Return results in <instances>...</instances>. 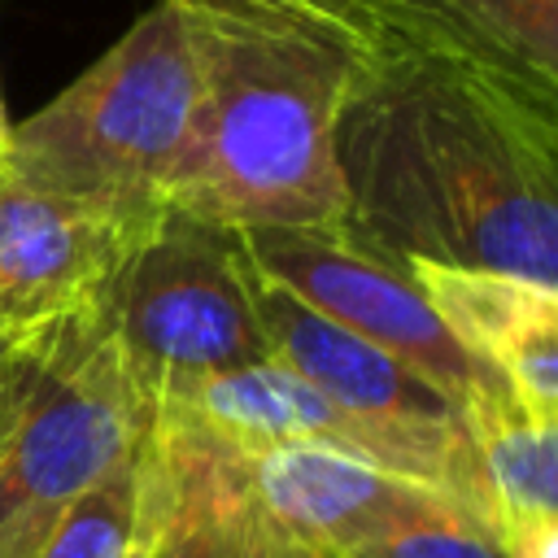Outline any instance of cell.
<instances>
[{"label": "cell", "instance_id": "13", "mask_svg": "<svg viewBox=\"0 0 558 558\" xmlns=\"http://www.w3.org/2000/svg\"><path fill=\"white\" fill-rule=\"evenodd\" d=\"M497 61L558 100V0H432Z\"/></svg>", "mask_w": 558, "mask_h": 558}, {"label": "cell", "instance_id": "8", "mask_svg": "<svg viewBox=\"0 0 558 558\" xmlns=\"http://www.w3.org/2000/svg\"><path fill=\"white\" fill-rule=\"evenodd\" d=\"M253 301L270 357L292 366L301 379H310L353 418L405 436H475L462 410L436 384H427L384 349L349 336L344 327H336L331 318H323L318 310H310L305 301H296L288 288L270 283L257 270H253Z\"/></svg>", "mask_w": 558, "mask_h": 558}, {"label": "cell", "instance_id": "7", "mask_svg": "<svg viewBox=\"0 0 558 558\" xmlns=\"http://www.w3.org/2000/svg\"><path fill=\"white\" fill-rule=\"evenodd\" d=\"M153 222H126L118 214L57 196L4 170L0 174V340H22L100 301L122 257Z\"/></svg>", "mask_w": 558, "mask_h": 558}, {"label": "cell", "instance_id": "10", "mask_svg": "<svg viewBox=\"0 0 558 558\" xmlns=\"http://www.w3.org/2000/svg\"><path fill=\"white\" fill-rule=\"evenodd\" d=\"M440 318L501 375L523 418H558V288L410 262Z\"/></svg>", "mask_w": 558, "mask_h": 558}, {"label": "cell", "instance_id": "20", "mask_svg": "<svg viewBox=\"0 0 558 558\" xmlns=\"http://www.w3.org/2000/svg\"><path fill=\"white\" fill-rule=\"evenodd\" d=\"M0 113H4V100H0Z\"/></svg>", "mask_w": 558, "mask_h": 558}, {"label": "cell", "instance_id": "1", "mask_svg": "<svg viewBox=\"0 0 558 558\" xmlns=\"http://www.w3.org/2000/svg\"><path fill=\"white\" fill-rule=\"evenodd\" d=\"M327 4L353 44L340 222L401 262L558 288V100L432 0Z\"/></svg>", "mask_w": 558, "mask_h": 558}, {"label": "cell", "instance_id": "14", "mask_svg": "<svg viewBox=\"0 0 558 558\" xmlns=\"http://www.w3.org/2000/svg\"><path fill=\"white\" fill-rule=\"evenodd\" d=\"M501 519H558V418H514L480 436Z\"/></svg>", "mask_w": 558, "mask_h": 558}, {"label": "cell", "instance_id": "18", "mask_svg": "<svg viewBox=\"0 0 558 558\" xmlns=\"http://www.w3.org/2000/svg\"><path fill=\"white\" fill-rule=\"evenodd\" d=\"M9 153H13V122L9 113H0V174L9 170Z\"/></svg>", "mask_w": 558, "mask_h": 558}, {"label": "cell", "instance_id": "11", "mask_svg": "<svg viewBox=\"0 0 558 558\" xmlns=\"http://www.w3.org/2000/svg\"><path fill=\"white\" fill-rule=\"evenodd\" d=\"M253 514L288 536L344 554L375 523H384L418 480L392 475L375 462L336 453L327 445H262L235 449Z\"/></svg>", "mask_w": 558, "mask_h": 558}, {"label": "cell", "instance_id": "2", "mask_svg": "<svg viewBox=\"0 0 558 558\" xmlns=\"http://www.w3.org/2000/svg\"><path fill=\"white\" fill-rule=\"evenodd\" d=\"M196 52V122L170 209L218 227L344 218L336 113L353 44L327 0H174Z\"/></svg>", "mask_w": 558, "mask_h": 558}, {"label": "cell", "instance_id": "3", "mask_svg": "<svg viewBox=\"0 0 558 558\" xmlns=\"http://www.w3.org/2000/svg\"><path fill=\"white\" fill-rule=\"evenodd\" d=\"M196 52L174 0H157L44 109L13 122L9 170L126 222H153L192 140Z\"/></svg>", "mask_w": 558, "mask_h": 558}, {"label": "cell", "instance_id": "9", "mask_svg": "<svg viewBox=\"0 0 558 558\" xmlns=\"http://www.w3.org/2000/svg\"><path fill=\"white\" fill-rule=\"evenodd\" d=\"M253 501L240 453L201 427L157 414L140 445L131 558H244Z\"/></svg>", "mask_w": 558, "mask_h": 558}, {"label": "cell", "instance_id": "5", "mask_svg": "<svg viewBox=\"0 0 558 558\" xmlns=\"http://www.w3.org/2000/svg\"><path fill=\"white\" fill-rule=\"evenodd\" d=\"M100 305L153 410L196 379L270 357L240 231L183 209H166L131 244Z\"/></svg>", "mask_w": 558, "mask_h": 558}, {"label": "cell", "instance_id": "6", "mask_svg": "<svg viewBox=\"0 0 558 558\" xmlns=\"http://www.w3.org/2000/svg\"><path fill=\"white\" fill-rule=\"evenodd\" d=\"M240 244L257 275L436 384L462 410L475 440L519 418L501 375L440 318L410 262L366 244L344 222L248 227L240 231Z\"/></svg>", "mask_w": 558, "mask_h": 558}, {"label": "cell", "instance_id": "17", "mask_svg": "<svg viewBox=\"0 0 558 558\" xmlns=\"http://www.w3.org/2000/svg\"><path fill=\"white\" fill-rule=\"evenodd\" d=\"M514 558H558V519H510Z\"/></svg>", "mask_w": 558, "mask_h": 558}, {"label": "cell", "instance_id": "12", "mask_svg": "<svg viewBox=\"0 0 558 558\" xmlns=\"http://www.w3.org/2000/svg\"><path fill=\"white\" fill-rule=\"evenodd\" d=\"M340 558H514V541L493 506L414 484L405 501Z\"/></svg>", "mask_w": 558, "mask_h": 558}, {"label": "cell", "instance_id": "4", "mask_svg": "<svg viewBox=\"0 0 558 558\" xmlns=\"http://www.w3.org/2000/svg\"><path fill=\"white\" fill-rule=\"evenodd\" d=\"M157 410L92 301L22 340L0 371V558H26L52 519L126 466Z\"/></svg>", "mask_w": 558, "mask_h": 558}, {"label": "cell", "instance_id": "16", "mask_svg": "<svg viewBox=\"0 0 558 558\" xmlns=\"http://www.w3.org/2000/svg\"><path fill=\"white\" fill-rule=\"evenodd\" d=\"M244 558H340L336 549L327 545H314V541H301V536H288L270 523H262L253 514V527H248V549Z\"/></svg>", "mask_w": 558, "mask_h": 558}, {"label": "cell", "instance_id": "19", "mask_svg": "<svg viewBox=\"0 0 558 558\" xmlns=\"http://www.w3.org/2000/svg\"><path fill=\"white\" fill-rule=\"evenodd\" d=\"M4 349H9V340H0V371H4Z\"/></svg>", "mask_w": 558, "mask_h": 558}, {"label": "cell", "instance_id": "15", "mask_svg": "<svg viewBox=\"0 0 558 558\" xmlns=\"http://www.w3.org/2000/svg\"><path fill=\"white\" fill-rule=\"evenodd\" d=\"M140 510V453L74 497L26 558H131Z\"/></svg>", "mask_w": 558, "mask_h": 558}]
</instances>
